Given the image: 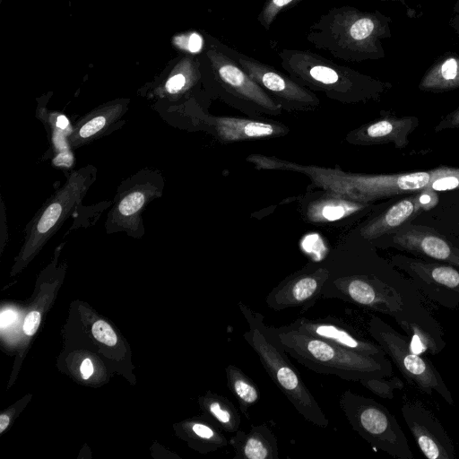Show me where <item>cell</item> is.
<instances>
[{"label":"cell","instance_id":"6da1fadb","mask_svg":"<svg viewBox=\"0 0 459 459\" xmlns=\"http://www.w3.org/2000/svg\"><path fill=\"white\" fill-rule=\"evenodd\" d=\"M391 18L379 11L336 6L322 14L307 33L316 48L348 62L384 58L382 40L391 38Z\"/></svg>","mask_w":459,"mask_h":459},{"label":"cell","instance_id":"7a4b0ae2","mask_svg":"<svg viewBox=\"0 0 459 459\" xmlns=\"http://www.w3.org/2000/svg\"><path fill=\"white\" fill-rule=\"evenodd\" d=\"M329 272L322 299H336L388 315L399 322L425 309L418 290L379 271L325 264Z\"/></svg>","mask_w":459,"mask_h":459},{"label":"cell","instance_id":"3957f363","mask_svg":"<svg viewBox=\"0 0 459 459\" xmlns=\"http://www.w3.org/2000/svg\"><path fill=\"white\" fill-rule=\"evenodd\" d=\"M281 67L297 82L342 104L377 99L389 83L336 64L309 50L283 48L278 52Z\"/></svg>","mask_w":459,"mask_h":459},{"label":"cell","instance_id":"277c9868","mask_svg":"<svg viewBox=\"0 0 459 459\" xmlns=\"http://www.w3.org/2000/svg\"><path fill=\"white\" fill-rule=\"evenodd\" d=\"M275 342L304 367L348 381L389 377L393 367L389 359L364 355L313 335L287 328L268 326Z\"/></svg>","mask_w":459,"mask_h":459},{"label":"cell","instance_id":"5b68a950","mask_svg":"<svg viewBox=\"0 0 459 459\" xmlns=\"http://www.w3.org/2000/svg\"><path fill=\"white\" fill-rule=\"evenodd\" d=\"M201 62V74L212 98L254 118L276 117L283 111L240 66L229 46L207 37Z\"/></svg>","mask_w":459,"mask_h":459},{"label":"cell","instance_id":"8992f818","mask_svg":"<svg viewBox=\"0 0 459 459\" xmlns=\"http://www.w3.org/2000/svg\"><path fill=\"white\" fill-rule=\"evenodd\" d=\"M238 306L247 324L243 338L257 354L273 382L305 420L320 428H326L329 424L327 417L285 351L272 337L264 316L241 301Z\"/></svg>","mask_w":459,"mask_h":459},{"label":"cell","instance_id":"52a82bcc","mask_svg":"<svg viewBox=\"0 0 459 459\" xmlns=\"http://www.w3.org/2000/svg\"><path fill=\"white\" fill-rule=\"evenodd\" d=\"M292 166L291 171L306 174L323 190L364 203L421 191L434 179L448 175L453 169L445 167L429 171L365 175L346 173L338 169L303 166L294 162Z\"/></svg>","mask_w":459,"mask_h":459},{"label":"cell","instance_id":"ba28073f","mask_svg":"<svg viewBox=\"0 0 459 459\" xmlns=\"http://www.w3.org/2000/svg\"><path fill=\"white\" fill-rule=\"evenodd\" d=\"M339 405L351 429L373 447L394 458H413L404 432L386 407L349 389L340 395Z\"/></svg>","mask_w":459,"mask_h":459},{"label":"cell","instance_id":"9c48e42d","mask_svg":"<svg viewBox=\"0 0 459 459\" xmlns=\"http://www.w3.org/2000/svg\"><path fill=\"white\" fill-rule=\"evenodd\" d=\"M368 331L412 385L429 395L437 393L448 404H454L453 395L437 369L431 360L411 349L406 336L377 316L370 317Z\"/></svg>","mask_w":459,"mask_h":459},{"label":"cell","instance_id":"30bf717a","mask_svg":"<svg viewBox=\"0 0 459 459\" xmlns=\"http://www.w3.org/2000/svg\"><path fill=\"white\" fill-rule=\"evenodd\" d=\"M96 177V169L87 166L73 171L65 185L41 207L28 224L23 253L37 252L62 226L81 204Z\"/></svg>","mask_w":459,"mask_h":459},{"label":"cell","instance_id":"8fae6325","mask_svg":"<svg viewBox=\"0 0 459 459\" xmlns=\"http://www.w3.org/2000/svg\"><path fill=\"white\" fill-rule=\"evenodd\" d=\"M164 180L157 170L142 169L121 183L105 227L108 233L123 231L132 237L144 234L143 213L163 192Z\"/></svg>","mask_w":459,"mask_h":459},{"label":"cell","instance_id":"7c38bea8","mask_svg":"<svg viewBox=\"0 0 459 459\" xmlns=\"http://www.w3.org/2000/svg\"><path fill=\"white\" fill-rule=\"evenodd\" d=\"M231 56L252 79L287 112H308L321 101L314 91L273 66L229 47Z\"/></svg>","mask_w":459,"mask_h":459},{"label":"cell","instance_id":"4fadbf2b","mask_svg":"<svg viewBox=\"0 0 459 459\" xmlns=\"http://www.w3.org/2000/svg\"><path fill=\"white\" fill-rule=\"evenodd\" d=\"M403 418L421 453L429 459H454L455 450L437 415L419 400H407L401 408Z\"/></svg>","mask_w":459,"mask_h":459},{"label":"cell","instance_id":"5bb4252c","mask_svg":"<svg viewBox=\"0 0 459 459\" xmlns=\"http://www.w3.org/2000/svg\"><path fill=\"white\" fill-rule=\"evenodd\" d=\"M329 276L325 265L310 264L289 275L266 296V305L273 310L301 307L307 310L318 299Z\"/></svg>","mask_w":459,"mask_h":459},{"label":"cell","instance_id":"9a60e30c","mask_svg":"<svg viewBox=\"0 0 459 459\" xmlns=\"http://www.w3.org/2000/svg\"><path fill=\"white\" fill-rule=\"evenodd\" d=\"M394 262L432 300L450 309L459 306V271L455 266L406 257H395Z\"/></svg>","mask_w":459,"mask_h":459},{"label":"cell","instance_id":"2e32d148","mask_svg":"<svg viewBox=\"0 0 459 459\" xmlns=\"http://www.w3.org/2000/svg\"><path fill=\"white\" fill-rule=\"evenodd\" d=\"M199 126L221 143L281 137L290 128L283 123L266 117L210 116L199 118Z\"/></svg>","mask_w":459,"mask_h":459},{"label":"cell","instance_id":"e0dca14e","mask_svg":"<svg viewBox=\"0 0 459 459\" xmlns=\"http://www.w3.org/2000/svg\"><path fill=\"white\" fill-rule=\"evenodd\" d=\"M285 326L364 355L386 359L385 351L377 343L361 337L347 325L331 316L317 319L299 317Z\"/></svg>","mask_w":459,"mask_h":459},{"label":"cell","instance_id":"ac0fdd59","mask_svg":"<svg viewBox=\"0 0 459 459\" xmlns=\"http://www.w3.org/2000/svg\"><path fill=\"white\" fill-rule=\"evenodd\" d=\"M392 239L399 248L459 267V247L432 228L409 223L397 230Z\"/></svg>","mask_w":459,"mask_h":459},{"label":"cell","instance_id":"d6986e66","mask_svg":"<svg viewBox=\"0 0 459 459\" xmlns=\"http://www.w3.org/2000/svg\"><path fill=\"white\" fill-rule=\"evenodd\" d=\"M415 117H386L350 131L345 140L355 145H373L393 143L397 148L409 143V134L418 126Z\"/></svg>","mask_w":459,"mask_h":459},{"label":"cell","instance_id":"ffe728a7","mask_svg":"<svg viewBox=\"0 0 459 459\" xmlns=\"http://www.w3.org/2000/svg\"><path fill=\"white\" fill-rule=\"evenodd\" d=\"M368 206V203L354 201L334 193L325 191L307 197L302 204L306 221L330 223L347 219Z\"/></svg>","mask_w":459,"mask_h":459},{"label":"cell","instance_id":"44dd1931","mask_svg":"<svg viewBox=\"0 0 459 459\" xmlns=\"http://www.w3.org/2000/svg\"><path fill=\"white\" fill-rule=\"evenodd\" d=\"M419 192L396 202L385 212L368 221L360 229L362 238L369 241L375 240L384 235L395 233L409 224L424 211L420 204Z\"/></svg>","mask_w":459,"mask_h":459},{"label":"cell","instance_id":"7402d4cb","mask_svg":"<svg viewBox=\"0 0 459 459\" xmlns=\"http://www.w3.org/2000/svg\"><path fill=\"white\" fill-rule=\"evenodd\" d=\"M127 104L124 102L108 103L92 110L82 117L74 127L68 137L72 147H81L103 134L114 127L122 118Z\"/></svg>","mask_w":459,"mask_h":459},{"label":"cell","instance_id":"603a6c76","mask_svg":"<svg viewBox=\"0 0 459 459\" xmlns=\"http://www.w3.org/2000/svg\"><path fill=\"white\" fill-rule=\"evenodd\" d=\"M235 455L239 459H278L277 437L266 423L251 425L246 432L238 429L230 439Z\"/></svg>","mask_w":459,"mask_h":459},{"label":"cell","instance_id":"cb8c5ba5","mask_svg":"<svg viewBox=\"0 0 459 459\" xmlns=\"http://www.w3.org/2000/svg\"><path fill=\"white\" fill-rule=\"evenodd\" d=\"M459 88V54L448 52L439 56L422 76L419 89L444 92Z\"/></svg>","mask_w":459,"mask_h":459},{"label":"cell","instance_id":"d4e9b609","mask_svg":"<svg viewBox=\"0 0 459 459\" xmlns=\"http://www.w3.org/2000/svg\"><path fill=\"white\" fill-rule=\"evenodd\" d=\"M225 373L229 390L238 401L243 415L248 419L249 409L257 403L260 399L257 385L239 368L233 364L227 366Z\"/></svg>","mask_w":459,"mask_h":459},{"label":"cell","instance_id":"484cf974","mask_svg":"<svg viewBox=\"0 0 459 459\" xmlns=\"http://www.w3.org/2000/svg\"><path fill=\"white\" fill-rule=\"evenodd\" d=\"M203 402L207 414L223 431L235 433L239 429L240 415L227 397L216 394H208Z\"/></svg>","mask_w":459,"mask_h":459},{"label":"cell","instance_id":"4316f807","mask_svg":"<svg viewBox=\"0 0 459 459\" xmlns=\"http://www.w3.org/2000/svg\"><path fill=\"white\" fill-rule=\"evenodd\" d=\"M359 383L371 393L385 399H393L394 391L403 388V382L398 377L390 379H386V377H375L361 380Z\"/></svg>","mask_w":459,"mask_h":459},{"label":"cell","instance_id":"83f0119b","mask_svg":"<svg viewBox=\"0 0 459 459\" xmlns=\"http://www.w3.org/2000/svg\"><path fill=\"white\" fill-rule=\"evenodd\" d=\"M303 0H265L257 16L260 25L269 30L278 14Z\"/></svg>","mask_w":459,"mask_h":459},{"label":"cell","instance_id":"f1b7e54d","mask_svg":"<svg viewBox=\"0 0 459 459\" xmlns=\"http://www.w3.org/2000/svg\"><path fill=\"white\" fill-rule=\"evenodd\" d=\"M427 188L437 192L459 188V168H453L448 175L434 179Z\"/></svg>","mask_w":459,"mask_h":459},{"label":"cell","instance_id":"f546056e","mask_svg":"<svg viewBox=\"0 0 459 459\" xmlns=\"http://www.w3.org/2000/svg\"><path fill=\"white\" fill-rule=\"evenodd\" d=\"M91 331L93 336L99 342L108 346H113L117 343V338L115 332L105 321H96L92 325Z\"/></svg>","mask_w":459,"mask_h":459},{"label":"cell","instance_id":"4dcf8cb0","mask_svg":"<svg viewBox=\"0 0 459 459\" xmlns=\"http://www.w3.org/2000/svg\"><path fill=\"white\" fill-rule=\"evenodd\" d=\"M175 43L181 48L186 49L191 53L198 52L203 48V39L196 33L188 36H180L175 39Z\"/></svg>","mask_w":459,"mask_h":459},{"label":"cell","instance_id":"1f68e13d","mask_svg":"<svg viewBox=\"0 0 459 459\" xmlns=\"http://www.w3.org/2000/svg\"><path fill=\"white\" fill-rule=\"evenodd\" d=\"M419 200L424 211H428L437 204L438 195L437 191L425 188L419 192Z\"/></svg>","mask_w":459,"mask_h":459},{"label":"cell","instance_id":"d6a6232c","mask_svg":"<svg viewBox=\"0 0 459 459\" xmlns=\"http://www.w3.org/2000/svg\"><path fill=\"white\" fill-rule=\"evenodd\" d=\"M40 323V314L38 311L29 313L23 323V332L27 335H33L39 328Z\"/></svg>","mask_w":459,"mask_h":459},{"label":"cell","instance_id":"836d02e7","mask_svg":"<svg viewBox=\"0 0 459 459\" xmlns=\"http://www.w3.org/2000/svg\"><path fill=\"white\" fill-rule=\"evenodd\" d=\"M456 127H459V108L444 117V119L437 126L436 131Z\"/></svg>","mask_w":459,"mask_h":459},{"label":"cell","instance_id":"e575fe53","mask_svg":"<svg viewBox=\"0 0 459 459\" xmlns=\"http://www.w3.org/2000/svg\"><path fill=\"white\" fill-rule=\"evenodd\" d=\"M449 25L459 38V0H457L454 5Z\"/></svg>","mask_w":459,"mask_h":459},{"label":"cell","instance_id":"d590c367","mask_svg":"<svg viewBox=\"0 0 459 459\" xmlns=\"http://www.w3.org/2000/svg\"><path fill=\"white\" fill-rule=\"evenodd\" d=\"M80 368L83 379H88L93 373V365L90 359H85Z\"/></svg>","mask_w":459,"mask_h":459},{"label":"cell","instance_id":"8d00e7d4","mask_svg":"<svg viewBox=\"0 0 459 459\" xmlns=\"http://www.w3.org/2000/svg\"><path fill=\"white\" fill-rule=\"evenodd\" d=\"M16 315L12 310H5L1 314V327L11 325L15 320Z\"/></svg>","mask_w":459,"mask_h":459},{"label":"cell","instance_id":"74e56055","mask_svg":"<svg viewBox=\"0 0 459 459\" xmlns=\"http://www.w3.org/2000/svg\"><path fill=\"white\" fill-rule=\"evenodd\" d=\"M64 160L65 161L66 166L69 167L73 163V157L70 153H60L55 158L54 162L58 166H63Z\"/></svg>","mask_w":459,"mask_h":459},{"label":"cell","instance_id":"f35d334b","mask_svg":"<svg viewBox=\"0 0 459 459\" xmlns=\"http://www.w3.org/2000/svg\"><path fill=\"white\" fill-rule=\"evenodd\" d=\"M10 419L7 415L2 414L0 416V432L2 433L8 426Z\"/></svg>","mask_w":459,"mask_h":459},{"label":"cell","instance_id":"ab89813d","mask_svg":"<svg viewBox=\"0 0 459 459\" xmlns=\"http://www.w3.org/2000/svg\"><path fill=\"white\" fill-rule=\"evenodd\" d=\"M56 126L61 128L65 129L68 126V120L65 116H59L56 118Z\"/></svg>","mask_w":459,"mask_h":459},{"label":"cell","instance_id":"60d3db41","mask_svg":"<svg viewBox=\"0 0 459 459\" xmlns=\"http://www.w3.org/2000/svg\"><path fill=\"white\" fill-rule=\"evenodd\" d=\"M377 1H384V2H386V1H395V2H399V3L403 4L405 6V8H407V9L409 8L407 4H406V2H405V0H377Z\"/></svg>","mask_w":459,"mask_h":459}]
</instances>
